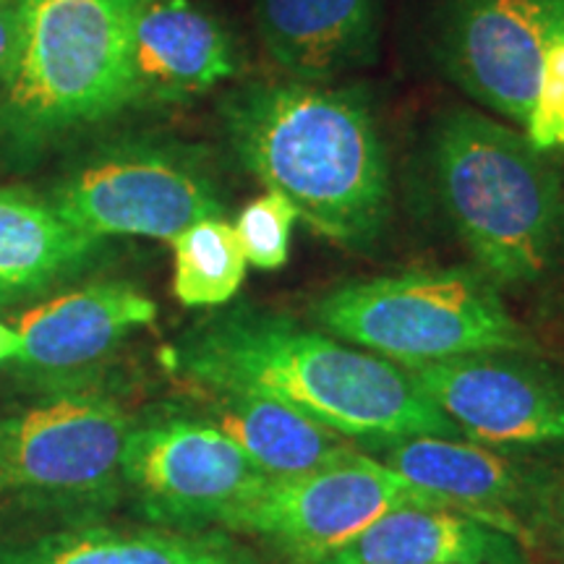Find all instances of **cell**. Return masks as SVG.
Segmentation results:
<instances>
[{"mask_svg":"<svg viewBox=\"0 0 564 564\" xmlns=\"http://www.w3.org/2000/svg\"><path fill=\"white\" fill-rule=\"evenodd\" d=\"M165 356L196 390L278 400L373 449L411 436H463L403 366L249 303L204 316Z\"/></svg>","mask_w":564,"mask_h":564,"instance_id":"6da1fadb","label":"cell"},{"mask_svg":"<svg viewBox=\"0 0 564 564\" xmlns=\"http://www.w3.org/2000/svg\"><path fill=\"white\" fill-rule=\"evenodd\" d=\"M236 160L329 241L366 249L392 215V167L371 97L316 82H253L220 102Z\"/></svg>","mask_w":564,"mask_h":564,"instance_id":"7a4b0ae2","label":"cell"},{"mask_svg":"<svg viewBox=\"0 0 564 564\" xmlns=\"http://www.w3.org/2000/svg\"><path fill=\"white\" fill-rule=\"evenodd\" d=\"M429 183L444 220L499 291L541 285L564 259V175L525 133L468 108L426 133Z\"/></svg>","mask_w":564,"mask_h":564,"instance_id":"3957f363","label":"cell"},{"mask_svg":"<svg viewBox=\"0 0 564 564\" xmlns=\"http://www.w3.org/2000/svg\"><path fill=\"white\" fill-rule=\"evenodd\" d=\"M141 0H24L17 66L0 100V165L32 171L131 108V24Z\"/></svg>","mask_w":564,"mask_h":564,"instance_id":"277c9868","label":"cell"},{"mask_svg":"<svg viewBox=\"0 0 564 564\" xmlns=\"http://www.w3.org/2000/svg\"><path fill=\"white\" fill-rule=\"evenodd\" d=\"M314 319L337 340L398 366L541 350L507 308L502 291L470 267L343 282L314 303Z\"/></svg>","mask_w":564,"mask_h":564,"instance_id":"5b68a950","label":"cell"},{"mask_svg":"<svg viewBox=\"0 0 564 564\" xmlns=\"http://www.w3.org/2000/svg\"><path fill=\"white\" fill-rule=\"evenodd\" d=\"M133 423L102 379L37 392L0 413V499L66 523L102 520L126 499L123 453Z\"/></svg>","mask_w":564,"mask_h":564,"instance_id":"8992f818","label":"cell"},{"mask_svg":"<svg viewBox=\"0 0 564 564\" xmlns=\"http://www.w3.org/2000/svg\"><path fill=\"white\" fill-rule=\"evenodd\" d=\"M63 220L97 238L173 241L223 217L225 202L207 152L175 139L126 137L82 154L45 196Z\"/></svg>","mask_w":564,"mask_h":564,"instance_id":"52a82bcc","label":"cell"},{"mask_svg":"<svg viewBox=\"0 0 564 564\" xmlns=\"http://www.w3.org/2000/svg\"><path fill=\"white\" fill-rule=\"evenodd\" d=\"M400 507L453 510L358 449L314 474L270 478L223 520V528L264 541L291 564H322Z\"/></svg>","mask_w":564,"mask_h":564,"instance_id":"ba28073f","label":"cell"},{"mask_svg":"<svg viewBox=\"0 0 564 564\" xmlns=\"http://www.w3.org/2000/svg\"><path fill=\"white\" fill-rule=\"evenodd\" d=\"M270 478L199 415L133 423L123 453V494L150 523L181 531L223 520Z\"/></svg>","mask_w":564,"mask_h":564,"instance_id":"9c48e42d","label":"cell"},{"mask_svg":"<svg viewBox=\"0 0 564 564\" xmlns=\"http://www.w3.org/2000/svg\"><path fill=\"white\" fill-rule=\"evenodd\" d=\"M564 0H436L429 51L444 76L486 110L525 126Z\"/></svg>","mask_w":564,"mask_h":564,"instance_id":"30bf717a","label":"cell"},{"mask_svg":"<svg viewBox=\"0 0 564 564\" xmlns=\"http://www.w3.org/2000/svg\"><path fill=\"white\" fill-rule=\"evenodd\" d=\"M465 440L494 449L564 444V379L531 352L403 366Z\"/></svg>","mask_w":564,"mask_h":564,"instance_id":"8fae6325","label":"cell"},{"mask_svg":"<svg viewBox=\"0 0 564 564\" xmlns=\"http://www.w3.org/2000/svg\"><path fill=\"white\" fill-rule=\"evenodd\" d=\"M154 319L158 303L133 282H87L21 316L13 377L32 392L100 382L121 345Z\"/></svg>","mask_w":564,"mask_h":564,"instance_id":"7c38bea8","label":"cell"},{"mask_svg":"<svg viewBox=\"0 0 564 564\" xmlns=\"http://www.w3.org/2000/svg\"><path fill=\"white\" fill-rule=\"evenodd\" d=\"M377 460L442 497L453 510L499 528L531 549L533 502L549 468L528 465L465 436H411L379 447Z\"/></svg>","mask_w":564,"mask_h":564,"instance_id":"4fadbf2b","label":"cell"},{"mask_svg":"<svg viewBox=\"0 0 564 564\" xmlns=\"http://www.w3.org/2000/svg\"><path fill=\"white\" fill-rule=\"evenodd\" d=\"M241 70L236 40L194 0H141L131 24V102H186Z\"/></svg>","mask_w":564,"mask_h":564,"instance_id":"5bb4252c","label":"cell"},{"mask_svg":"<svg viewBox=\"0 0 564 564\" xmlns=\"http://www.w3.org/2000/svg\"><path fill=\"white\" fill-rule=\"evenodd\" d=\"M253 24L288 79L324 84L377 63L384 0H253Z\"/></svg>","mask_w":564,"mask_h":564,"instance_id":"9a60e30c","label":"cell"},{"mask_svg":"<svg viewBox=\"0 0 564 564\" xmlns=\"http://www.w3.org/2000/svg\"><path fill=\"white\" fill-rule=\"evenodd\" d=\"M0 564H259L220 531L84 520L0 541Z\"/></svg>","mask_w":564,"mask_h":564,"instance_id":"2e32d148","label":"cell"},{"mask_svg":"<svg viewBox=\"0 0 564 564\" xmlns=\"http://www.w3.org/2000/svg\"><path fill=\"white\" fill-rule=\"evenodd\" d=\"M108 241L63 220L45 196L0 188V308L21 306L79 280Z\"/></svg>","mask_w":564,"mask_h":564,"instance_id":"e0dca14e","label":"cell"},{"mask_svg":"<svg viewBox=\"0 0 564 564\" xmlns=\"http://www.w3.org/2000/svg\"><path fill=\"white\" fill-rule=\"evenodd\" d=\"M322 564H528V549L465 512L400 507Z\"/></svg>","mask_w":564,"mask_h":564,"instance_id":"ac0fdd59","label":"cell"},{"mask_svg":"<svg viewBox=\"0 0 564 564\" xmlns=\"http://www.w3.org/2000/svg\"><path fill=\"white\" fill-rule=\"evenodd\" d=\"M199 419L217 426L267 478H293L348 460L358 453L345 436L293 408L259 394L204 392Z\"/></svg>","mask_w":564,"mask_h":564,"instance_id":"d6986e66","label":"cell"},{"mask_svg":"<svg viewBox=\"0 0 564 564\" xmlns=\"http://www.w3.org/2000/svg\"><path fill=\"white\" fill-rule=\"evenodd\" d=\"M173 293L188 308L228 306L246 280V262L236 230L223 217H209L173 238Z\"/></svg>","mask_w":564,"mask_h":564,"instance_id":"ffe728a7","label":"cell"},{"mask_svg":"<svg viewBox=\"0 0 564 564\" xmlns=\"http://www.w3.org/2000/svg\"><path fill=\"white\" fill-rule=\"evenodd\" d=\"M295 220H299V212L278 192H267L246 204L236 225H232L246 262L262 272H274L285 267L288 257H291Z\"/></svg>","mask_w":564,"mask_h":564,"instance_id":"44dd1931","label":"cell"},{"mask_svg":"<svg viewBox=\"0 0 564 564\" xmlns=\"http://www.w3.org/2000/svg\"><path fill=\"white\" fill-rule=\"evenodd\" d=\"M523 129L533 150L544 154L564 150V26L549 40L544 51L533 105Z\"/></svg>","mask_w":564,"mask_h":564,"instance_id":"7402d4cb","label":"cell"},{"mask_svg":"<svg viewBox=\"0 0 564 564\" xmlns=\"http://www.w3.org/2000/svg\"><path fill=\"white\" fill-rule=\"evenodd\" d=\"M528 528L531 549H539L549 564H564V470H549L533 502Z\"/></svg>","mask_w":564,"mask_h":564,"instance_id":"603a6c76","label":"cell"},{"mask_svg":"<svg viewBox=\"0 0 564 564\" xmlns=\"http://www.w3.org/2000/svg\"><path fill=\"white\" fill-rule=\"evenodd\" d=\"M21 26H24V0H0V100L17 66Z\"/></svg>","mask_w":564,"mask_h":564,"instance_id":"cb8c5ba5","label":"cell"},{"mask_svg":"<svg viewBox=\"0 0 564 564\" xmlns=\"http://www.w3.org/2000/svg\"><path fill=\"white\" fill-rule=\"evenodd\" d=\"M21 352V337L9 324L0 322V366L13 364Z\"/></svg>","mask_w":564,"mask_h":564,"instance_id":"d4e9b609","label":"cell"}]
</instances>
